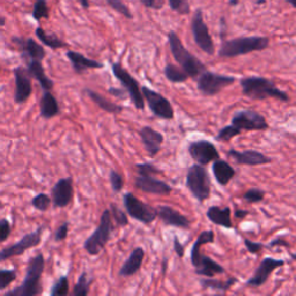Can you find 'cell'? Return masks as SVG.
<instances>
[{"label": "cell", "instance_id": "cell-1", "mask_svg": "<svg viewBox=\"0 0 296 296\" xmlns=\"http://www.w3.org/2000/svg\"><path fill=\"white\" fill-rule=\"evenodd\" d=\"M242 94L256 101L276 98L282 102H288L289 96L286 91L279 89L274 81L264 77H247L240 81Z\"/></svg>", "mask_w": 296, "mask_h": 296}, {"label": "cell", "instance_id": "cell-2", "mask_svg": "<svg viewBox=\"0 0 296 296\" xmlns=\"http://www.w3.org/2000/svg\"><path fill=\"white\" fill-rule=\"evenodd\" d=\"M168 43L174 59L177 61L179 68L187 74V77L198 78L204 71L207 70L205 64L200 59H198L197 57L193 56L184 47V44H183V42L179 39V36L173 30L168 32Z\"/></svg>", "mask_w": 296, "mask_h": 296}, {"label": "cell", "instance_id": "cell-3", "mask_svg": "<svg viewBox=\"0 0 296 296\" xmlns=\"http://www.w3.org/2000/svg\"><path fill=\"white\" fill-rule=\"evenodd\" d=\"M270 45V39L266 36H247L226 40L219 49V57L235 58L248 55L255 51H262Z\"/></svg>", "mask_w": 296, "mask_h": 296}, {"label": "cell", "instance_id": "cell-4", "mask_svg": "<svg viewBox=\"0 0 296 296\" xmlns=\"http://www.w3.org/2000/svg\"><path fill=\"white\" fill-rule=\"evenodd\" d=\"M45 259L42 253H37L29 260L26 277L19 287L6 293V296H36L42 294L41 278L44 272Z\"/></svg>", "mask_w": 296, "mask_h": 296}, {"label": "cell", "instance_id": "cell-5", "mask_svg": "<svg viewBox=\"0 0 296 296\" xmlns=\"http://www.w3.org/2000/svg\"><path fill=\"white\" fill-rule=\"evenodd\" d=\"M112 231H114V224H112L111 213L109 210H106L101 215L97 228L83 243V249L90 256L100 255L108 242H109Z\"/></svg>", "mask_w": 296, "mask_h": 296}, {"label": "cell", "instance_id": "cell-6", "mask_svg": "<svg viewBox=\"0 0 296 296\" xmlns=\"http://www.w3.org/2000/svg\"><path fill=\"white\" fill-rule=\"evenodd\" d=\"M186 187L199 203L210 198L211 179L205 167L199 163L190 167L186 174Z\"/></svg>", "mask_w": 296, "mask_h": 296}, {"label": "cell", "instance_id": "cell-7", "mask_svg": "<svg viewBox=\"0 0 296 296\" xmlns=\"http://www.w3.org/2000/svg\"><path fill=\"white\" fill-rule=\"evenodd\" d=\"M111 71L112 73H114L115 78L118 79L119 82L122 83L123 88L127 91L128 96H130L136 109L144 110L145 98L143 93H141L139 82L131 76L130 72H128L126 69H124L123 66L120 65V62H112Z\"/></svg>", "mask_w": 296, "mask_h": 296}, {"label": "cell", "instance_id": "cell-8", "mask_svg": "<svg viewBox=\"0 0 296 296\" xmlns=\"http://www.w3.org/2000/svg\"><path fill=\"white\" fill-rule=\"evenodd\" d=\"M235 77L223 76L206 70L197 79V88L205 96H214L226 87L235 83Z\"/></svg>", "mask_w": 296, "mask_h": 296}, {"label": "cell", "instance_id": "cell-9", "mask_svg": "<svg viewBox=\"0 0 296 296\" xmlns=\"http://www.w3.org/2000/svg\"><path fill=\"white\" fill-rule=\"evenodd\" d=\"M191 32H192L193 40L197 47L202 51L207 53L208 56H213L215 52L214 42L210 34V30H208L205 20H204L202 8H197L192 15V19H191Z\"/></svg>", "mask_w": 296, "mask_h": 296}, {"label": "cell", "instance_id": "cell-10", "mask_svg": "<svg viewBox=\"0 0 296 296\" xmlns=\"http://www.w3.org/2000/svg\"><path fill=\"white\" fill-rule=\"evenodd\" d=\"M123 202L127 215H130L132 219L139 221V222L144 224H151L156 220L157 218L156 208L141 202V200L139 198H137L133 193L131 192L125 193L123 197Z\"/></svg>", "mask_w": 296, "mask_h": 296}, {"label": "cell", "instance_id": "cell-11", "mask_svg": "<svg viewBox=\"0 0 296 296\" xmlns=\"http://www.w3.org/2000/svg\"><path fill=\"white\" fill-rule=\"evenodd\" d=\"M141 93L144 95L145 101L147 102L152 114L157 118L172 120L175 117L174 108L172 102L158 91L148 88V87H141Z\"/></svg>", "mask_w": 296, "mask_h": 296}, {"label": "cell", "instance_id": "cell-12", "mask_svg": "<svg viewBox=\"0 0 296 296\" xmlns=\"http://www.w3.org/2000/svg\"><path fill=\"white\" fill-rule=\"evenodd\" d=\"M44 228V224H42L36 231L24 235L19 242L0 250V261H5L10 258L21 256L26 252V250L37 247L41 243L42 233H43Z\"/></svg>", "mask_w": 296, "mask_h": 296}, {"label": "cell", "instance_id": "cell-13", "mask_svg": "<svg viewBox=\"0 0 296 296\" xmlns=\"http://www.w3.org/2000/svg\"><path fill=\"white\" fill-rule=\"evenodd\" d=\"M232 124L241 131H266L269 128L264 116L252 109L236 111L232 118Z\"/></svg>", "mask_w": 296, "mask_h": 296}, {"label": "cell", "instance_id": "cell-14", "mask_svg": "<svg viewBox=\"0 0 296 296\" xmlns=\"http://www.w3.org/2000/svg\"><path fill=\"white\" fill-rule=\"evenodd\" d=\"M189 153L191 157L202 166H207L211 162L220 158V153L213 143L206 139L192 141L189 144Z\"/></svg>", "mask_w": 296, "mask_h": 296}, {"label": "cell", "instance_id": "cell-15", "mask_svg": "<svg viewBox=\"0 0 296 296\" xmlns=\"http://www.w3.org/2000/svg\"><path fill=\"white\" fill-rule=\"evenodd\" d=\"M14 79H15V93L14 102L16 104H22L28 101L32 93L31 76L28 72L27 68L18 66L14 69Z\"/></svg>", "mask_w": 296, "mask_h": 296}, {"label": "cell", "instance_id": "cell-16", "mask_svg": "<svg viewBox=\"0 0 296 296\" xmlns=\"http://www.w3.org/2000/svg\"><path fill=\"white\" fill-rule=\"evenodd\" d=\"M12 42L18 47L21 52V57L24 61L28 60H40L42 61L47 56V52H45V49L42 47L40 43L31 39V37H18L14 36L12 39Z\"/></svg>", "mask_w": 296, "mask_h": 296}, {"label": "cell", "instance_id": "cell-17", "mask_svg": "<svg viewBox=\"0 0 296 296\" xmlns=\"http://www.w3.org/2000/svg\"><path fill=\"white\" fill-rule=\"evenodd\" d=\"M191 264L193 265L195 269V274L206 278H213L218 274H223L226 272V270L222 265H220L219 262L214 261L211 257L204 255L202 250L197 253V255L191 257Z\"/></svg>", "mask_w": 296, "mask_h": 296}, {"label": "cell", "instance_id": "cell-18", "mask_svg": "<svg viewBox=\"0 0 296 296\" xmlns=\"http://www.w3.org/2000/svg\"><path fill=\"white\" fill-rule=\"evenodd\" d=\"M285 265V261L281 259H276L272 257H266L261 260L259 266L256 269L253 276L247 281V286L250 287H260L268 281L271 274L273 273V271L281 268Z\"/></svg>", "mask_w": 296, "mask_h": 296}, {"label": "cell", "instance_id": "cell-19", "mask_svg": "<svg viewBox=\"0 0 296 296\" xmlns=\"http://www.w3.org/2000/svg\"><path fill=\"white\" fill-rule=\"evenodd\" d=\"M74 189L72 177L61 178L52 187V204L55 208H62L70 205L73 200Z\"/></svg>", "mask_w": 296, "mask_h": 296}, {"label": "cell", "instance_id": "cell-20", "mask_svg": "<svg viewBox=\"0 0 296 296\" xmlns=\"http://www.w3.org/2000/svg\"><path fill=\"white\" fill-rule=\"evenodd\" d=\"M227 156L231 157L236 165H240V166L255 167V166L269 165L272 162V158L260 152L253 151V149H248V151L239 152V151H236V149L232 148L227 152Z\"/></svg>", "mask_w": 296, "mask_h": 296}, {"label": "cell", "instance_id": "cell-21", "mask_svg": "<svg viewBox=\"0 0 296 296\" xmlns=\"http://www.w3.org/2000/svg\"><path fill=\"white\" fill-rule=\"evenodd\" d=\"M135 186L145 193L157 195H168L173 191V187L168 183L154 176H140L138 175L135 178Z\"/></svg>", "mask_w": 296, "mask_h": 296}, {"label": "cell", "instance_id": "cell-22", "mask_svg": "<svg viewBox=\"0 0 296 296\" xmlns=\"http://www.w3.org/2000/svg\"><path fill=\"white\" fill-rule=\"evenodd\" d=\"M157 218L163 222L166 226H172L182 229H189L191 223L190 220L185 215L179 213L177 210H175L172 206L160 205L156 207Z\"/></svg>", "mask_w": 296, "mask_h": 296}, {"label": "cell", "instance_id": "cell-23", "mask_svg": "<svg viewBox=\"0 0 296 296\" xmlns=\"http://www.w3.org/2000/svg\"><path fill=\"white\" fill-rule=\"evenodd\" d=\"M139 135L148 155L151 157L156 156L160 153L162 144H163V135L156 130H154L151 126H144L139 131Z\"/></svg>", "mask_w": 296, "mask_h": 296}, {"label": "cell", "instance_id": "cell-24", "mask_svg": "<svg viewBox=\"0 0 296 296\" xmlns=\"http://www.w3.org/2000/svg\"><path fill=\"white\" fill-rule=\"evenodd\" d=\"M66 57H68L71 65H72L74 72L78 74H82L83 72H86L87 70H96L104 68L102 62L94 59H89V58L83 56L82 53H79L77 51H68L66 52Z\"/></svg>", "mask_w": 296, "mask_h": 296}, {"label": "cell", "instance_id": "cell-25", "mask_svg": "<svg viewBox=\"0 0 296 296\" xmlns=\"http://www.w3.org/2000/svg\"><path fill=\"white\" fill-rule=\"evenodd\" d=\"M144 257H145V251L143 248L137 247L133 249L130 257L127 258L126 261H125L122 268H120L119 273H118L119 276L127 278V277L135 276L136 273H138L141 269V265H143Z\"/></svg>", "mask_w": 296, "mask_h": 296}, {"label": "cell", "instance_id": "cell-26", "mask_svg": "<svg viewBox=\"0 0 296 296\" xmlns=\"http://www.w3.org/2000/svg\"><path fill=\"white\" fill-rule=\"evenodd\" d=\"M206 216L212 223L216 224V226L228 228V229L233 228L231 207L211 206V207H208V210L206 212Z\"/></svg>", "mask_w": 296, "mask_h": 296}, {"label": "cell", "instance_id": "cell-27", "mask_svg": "<svg viewBox=\"0 0 296 296\" xmlns=\"http://www.w3.org/2000/svg\"><path fill=\"white\" fill-rule=\"evenodd\" d=\"M212 172H213L216 182H218L221 186L228 185L236 175V170L233 168L227 161L221 160V158L213 161Z\"/></svg>", "mask_w": 296, "mask_h": 296}, {"label": "cell", "instance_id": "cell-28", "mask_svg": "<svg viewBox=\"0 0 296 296\" xmlns=\"http://www.w3.org/2000/svg\"><path fill=\"white\" fill-rule=\"evenodd\" d=\"M26 62H27L28 72L30 73L31 78H34L39 81L42 89L52 90L53 86H55V82H53L51 79L45 74V71H44L43 65H42V62L40 60H34V59L28 60Z\"/></svg>", "mask_w": 296, "mask_h": 296}, {"label": "cell", "instance_id": "cell-29", "mask_svg": "<svg viewBox=\"0 0 296 296\" xmlns=\"http://www.w3.org/2000/svg\"><path fill=\"white\" fill-rule=\"evenodd\" d=\"M60 108L57 98L53 96L50 90H44L40 100V114L45 119H51L59 115Z\"/></svg>", "mask_w": 296, "mask_h": 296}, {"label": "cell", "instance_id": "cell-30", "mask_svg": "<svg viewBox=\"0 0 296 296\" xmlns=\"http://www.w3.org/2000/svg\"><path fill=\"white\" fill-rule=\"evenodd\" d=\"M85 93L88 95L91 101H93L95 104H97V106L101 108L102 110L109 112V114L118 115L124 110V108L122 106H119V104H116L114 102L109 101V100L106 98L104 96H102L101 94L96 93V91H94L91 89H85Z\"/></svg>", "mask_w": 296, "mask_h": 296}, {"label": "cell", "instance_id": "cell-31", "mask_svg": "<svg viewBox=\"0 0 296 296\" xmlns=\"http://www.w3.org/2000/svg\"><path fill=\"white\" fill-rule=\"evenodd\" d=\"M200 285H202L203 288L205 289H211L215 291H221V293H226L227 290L232 288L233 286L237 282V279L234 277H231L226 281L222 280H216L213 278H203L200 279Z\"/></svg>", "mask_w": 296, "mask_h": 296}, {"label": "cell", "instance_id": "cell-32", "mask_svg": "<svg viewBox=\"0 0 296 296\" xmlns=\"http://www.w3.org/2000/svg\"><path fill=\"white\" fill-rule=\"evenodd\" d=\"M35 35L40 42H42L45 47L52 50H58L65 48L66 44L64 41H61L56 34H49L47 30H44L42 27H37L35 29Z\"/></svg>", "mask_w": 296, "mask_h": 296}, {"label": "cell", "instance_id": "cell-33", "mask_svg": "<svg viewBox=\"0 0 296 296\" xmlns=\"http://www.w3.org/2000/svg\"><path fill=\"white\" fill-rule=\"evenodd\" d=\"M163 72H165L166 78L168 79V81H170L172 83H182V82H185L187 79H189V77H187V74L184 72V71L173 64H167L165 66Z\"/></svg>", "mask_w": 296, "mask_h": 296}, {"label": "cell", "instance_id": "cell-34", "mask_svg": "<svg viewBox=\"0 0 296 296\" xmlns=\"http://www.w3.org/2000/svg\"><path fill=\"white\" fill-rule=\"evenodd\" d=\"M91 282H93V279H88V277H87V272H82L78 279V282L76 283V286H74L73 295L74 296L88 295Z\"/></svg>", "mask_w": 296, "mask_h": 296}, {"label": "cell", "instance_id": "cell-35", "mask_svg": "<svg viewBox=\"0 0 296 296\" xmlns=\"http://www.w3.org/2000/svg\"><path fill=\"white\" fill-rule=\"evenodd\" d=\"M31 16L36 21H41L42 19H49L50 8L47 0H35L34 6H32Z\"/></svg>", "mask_w": 296, "mask_h": 296}, {"label": "cell", "instance_id": "cell-36", "mask_svg": "<svg viewBox=\"0 0 296 296\" xmlns=\"http://www.w3.org/2000/svg\"><path fill=\"white\" fill-rule=\"evenodd\" d=\"M70 294V282L66 276L60 277L53 283L50 295L51 296H68Z\"/></svg>", "mask_w": 296, "mask_h": 296}, {"label": "cell", "instance_id": "cell-37", "mask_svg": "<svg viewBox=\"0 0 296 296\" xmlns=\"http://www.w3.org/2000/svg\"><path fill=\"white\" fill-rule=\"evenodd\" d=\"M109 211L111 213V218L115 221L116 224L119 227H125L128 224V218H127V213H125L124 211L120 210V208L116 205V204L111 203Z\"/></svg>", "mask_w": 296, "mask_h": 296}, {"label": "cell", "instance_id": "cell-38", "mask_svg": "<svg viewBox=\"0 0 296 296\" xmlns=\"http://www.w3.org/2000/svg\"><path fill=\"white\" fill-rule=\"evenodd\" d=\"M241 130L239 127H236L235 125H227V126H224L221 128L219 131L218 135H216V140L219 141H229L232 140L233 138H235V137L240 136L241 135Z\"/></svg>", "mask_w": 296, "mask_h": 296}, {"label": "cell", "instance_id": "cell-39", "mask_svg": "<svg viewBox=\"0 0 296 296\" xmlns=\"http://www.w3.org/2000/svg\"><path fill=\"white\" fill-rule=\"evenodd\" d=\"M104 2H106L108 4V6H110L112 10L116 11L119 14H122L126 19H133L131 10L123 0H104Z\"/></svg>", "mask_w": 296, "mask_h": 296}, {"label": "cell", "instance_id": "cell-40", "mask_svg": "<svg viewBox=\"0 0 296 296\" xmlns=\"http://www.w3.org/2000/svg\"><path fill=\"white\" fill-rule=\"evenodd\" d=\"M170 10L176 12L179 15H189L191 6L189 0H168Z\"/></svg>", "mask_w": 296, "mask_h": 296}, {"label": "cell", "instance_id": "cell-41", "mask_svg": "<svg viewBox=\"0 0 296 296\" xmlns=\"http://www.w3.org/2000/svg\"><path fill=\"white\" fill-rule=\"evenodd\" d=\"M51 203H52V199L50 198L47 193H43V192L35 195L31 200V205L40 212H47L50 205H51Z\"/></svg>", "mask_w": 296, "mask_h": 296}, {"label": "cell", "instance_id": "cell-42", "mask_svg": "<svg viewBox=\"0 0 296 296\" xmlns=\"http://www.w3.org/2000/svg\"><path fill=\"white\" fill-rule=\"evenodd\" d=\"M264 198H265V191L257 189V187L249 189L248 191H245V193L243 194V199L249 204L260 203L261 200H264Z\"/></svg>", "mask_w": 296, "mask_h": 296}, {"label": "cell", "instance_id": "cell-43", "mask_svg": "<svg viewBox=\"0 0 296 296\" xmlns=\"http://www.w3.org/2000/svg\"><path fill=\"white\" fill-rule=\"evenodd\" d=\"M135 168L137 174L140 176H155V175L161 174V170L152 163H137Z\"/></svg>", "mask_w": 296, "mask_h": 296}, {"label": "cell", "instance_id": "cell-44", "mask_svg": "<svg viewBox=\"0 0 296 296\" xmlns=\"http://www.w3.org/2000/svg\"><path fill=\"white\" fill-rule=\"evenodd\" d=\"M16 280V272L12 270H0V290L6 289Z\"/></svg>", "mask_w": 296, "mask_h": 296}, {"label": "cell", "instance_id": "cell-45", "mask_svg": "<svg viewBox=\"0 0 296 296\" xmlns=\"http://www.w3.org/2000/svg\"><path fill=\"white\" fill-rule=\"evenodd\" d=\"M109 179H110L111 189H112V191H114V192L118 193L123 190L124 178L118 172H116V170H111L110 174H109Z\"/></svg>", "mask_w": 296, "mask_h": 296}, {"label": "cell", "instance_id": "cell-46", "mask_svg": "<svg viewBox=\"0 0 296 296\" xmlns=\"http://www.w3.org/2000/svg\"><path fill=\"white\" fill-rule=\"evenodd\" d=\"M244 242V245L245 248H247L248 251L250 253H252V255H256V253H259L262 248H265V245L262 243H259V242H253V241H250L249 239H243Z\"/></svg>", "mask_w": 296, "mask_h": 296}, {"label": "cell", "instance_id": "cell-47", "mask_svg": "<svg viewBox=\"0 0 296 296\" xmlns=\"http://www.w3.org/2000/svg\"><path fill=\"white\" fill-rule=\"evenodd\" d=\"M11 234V224L7 219L0 220V242L6 241Z\"/></svg>", "mask_w": 296, "mask_h": 296}, {"label": "cell", "instance_id": "cell-48", "mask_svg": "<svg viewBox=\"0 0 296 296\" xmlns=\"http://www.w3.org/2000/svg\"><path fill=\"white\" fill-rule=\"evenodd\" d=\"M69 228H70V223L68 222V221H65V222H62L61 226L58 227V229L56 231L55 240L57 242H60V241H64V240L68 239Z\"/></svg>", "mask_w": 296, "mask_h": 296}, {"label": "cell", "instance_id": "cell-49", "mask_svg": "<svg viewBox=\"0 0 296 296\" xmlns=\"http://www.w3.org/2000/svg\"><path fill=\"white\" fill-rule=\"evenodd\" d=\"M141 5L152 8V10H161L162 7L165 6L166 0H140Z\"/></svg>", "mask_w": 296, "mask_h": 296}, {"label": "cell", "instance_id": "cell-50", "mask_svg": "<svg viewBox=\"0 0 296 296\" xmlns=\"http://www.w3.org/2000/svg\"><path fill=\"white\" fill-rule=\"evenodd\" d=\"M174 250L176 252V255L179 258H183L185 255V248L184 245L181 243V241L178 240L177 236H174Z\"/></svg>", "mask_w": 296, "mask_h": 296}, {"label": "cell", "instance_id": "cell-51", "mask_svg": "<svg viewBox=\"0 0 296 296\" xmlns=\"http://www.w3.org/2000/svg\"><path fill=\"white\" fill-rule=\"evenodd\" d=\"M108 91H109L111 95H114V96H116L117 98H120V100H125L128 96L127 91L125 90L124 88H115V87H111V88L108 89Z\"/></svg>", "mask_w": 296, "mask_h": 296}, {"label": "cell", "instance_id": "cell-52", "mask_svg": "<svg viewBox=\"0 0 296 296\" xmlns=\"http://www.w3.org/2000/svg\"><path fill=\"white\" fill-rule=\"evenodd\" d=\"M282 245H283V247H289V243L286 240L281 239V237H277V239H274L273 241H271L270 244L266 248L271 249V248H274V247H282Z\"/></svg>", "mask_w": 296, "mask_h": 296}, {"label": "cell", "instance_id": "cell-53", "mask_svg": "<svg viewBox=\"0 0 296 296\" xmlns=\"http://www.w3.org/2000/svg\"><path fill=\"white\" fill-rule=\"evenodd\" d=\"M247 215H249V211H247V210H236L235 211V218L236 219H244Z\"/></svg>", "mask_w": 296, "mask_h": 296}, {"label": "cell", "instance_id": "cell-54", "mask_svg": "<svg viewBox=\"0 0 296 296\" xmlns=\"http://www.w3.org/2000/svg\"><path fill=\"white\" fill-rule=\"evenodd\" d=\"M226 26H227V23H226V19L223 18H221L220 19V27H221V37L223 39V35H224V30H226Z\"/></svg>", "mask_w": 296, "mask_h": 296}, {"label": "cell", "instance_id": "cell-55", "mask_svg": "<svg viewBox=\"0 0 296 296\" xmlns=\"http://www.w3.org/2000/svg\"><path fill=\"white\" fill-rule=\"evenodd\" d=\"M78 2L80 3V5H81L83 8H86V10H88V8L90 7L89 0H78Z\"/></svg>", "mask_w": 296, "mask_h": 296}, {"label": "cell", "instance_id": "cell-56", "mask_svg": "<svg viewBox=\"0 0 296 296\" xmlns=\"http://www.w3.org/2000/svg\"><path fill=\"white\" fill-rule=\"evenodd\" d=\"M6 24V18L3 14H0V27H4Z\"/></svg>", "mask_w": 296, "mask_h": 296}, {"label": "cell", "instance_id": "cell-57", "mask_svg": "<svg viewBox=\"0 0 296 296\" xmlns=\"http://www.w3.org/2000/svg\"><path fill=\"white\" fill-rule=\"evenodd\" d=\"M239 3H240V0H229L228 4L231 6H237L239 5Z\"/></svg>", "mask_w": 296, "mask_h": 296}, {"label": "cell", "instance_id": "cell-58", "mask_svg": "<svg viewBox=\"0 0 296 296\" xmlns=\"http://www.w3.org/2000/svg\"><path fill=\"white\" fill-rule=\"evenodd\" d=\"M286 2H287V3H288V4H289V5H291V6H293L294 8H296V0H286Z\"/></svg>", "mask_w": 296, "mask_h": 296}, {"label": "cell", "instance_id": "cell-59", "mask_svg": "<svg viewBox=\"0 0 296 296\" xmlns=\"http://www.w3.org/2000/svg\"><path fill=\"white\" fill-rule=\"evenodd\" d=\"M256 4H265V0H257Z\"/></svg>", "mask_w": 296, "mask_h": 296}, {"label": "cell", "instance_id": "cell-60", "mask_svg": "<svg viewBox=\"0 0 296 296\" xmlns=\"http://www.w3.org/2000/svg\"><path fill=\"white\" fill-rule=\"evenodd\" d=\"M290 257H291V258H293V259H294V260H296V253H291V255H290Z\"/></svg>", "mask_w": 296, "mask_h": 296}, {"label": "cell", "instance_id": "cell-61", "mask_svg": "<svg viewBox=\"0 0 296 296\" xmlns=\"http://www.w3.org/2000/svg\"><path fill=\"white\" fill-rule=\"evenodd\" d=\"M2 206H3V204H2V202H0V207H2Z\"/></svg>", "mask_w": 296, "mask_h": 296}, {"label": "cell", "instance_id": "cell-62", "mask_svg": "<svg viewBox=\"0 0 296 296\" xmlns=\"http://www.w3.org/2000/svg\"><path fill=\"white\" fill-rule=\"evenodd\" d=\"M0 70H2V69H0Z\"/></svg>", "mask_w": 296, "mask_h": 296}]
</instances>
